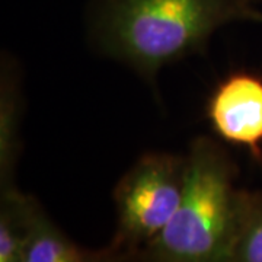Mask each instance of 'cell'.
I'll list each match as a JSON object with an SVG mask.
<instances>
[{
	"label": "cell",
	"instance_id": "cell-5",
	"mask_svg": "<svg viewBox=\"0 0 262 262\" xmlns=\"http://www.w3.org/2000/svg\"><path fill=\"white\" fill-rule=\"evenodd\" d=\"M20 262H106V258L73 244L35 203Z\"/></svg>",
	"mask_w": 262,
	"mask_h": 262
},
{
	"label": "cell",
	"instance_id": "cell-7",
	"mask_svg": "<svg viewBox=\"0 0 262 262\" xmlns=\"http://www.w3.org/2000/svg\"><path fill=\"white\" fill-rule=\"evenodd\" d=\"M2 102H0V170L2 188L13 187L12 179L18 162L19 140L18 89L9 75L2 76Z\"/></svg>",
	"mask_w": 262,
	"mask_h": 262
},
{
	"label": "cell",
	"instance_id": "cell-9",
	"mask_svg": "<svg viewBox=\"0 0 262 262\" xmlns=\"http://www.w3.org/2000/svg\"><path fill=\"white\" fill-rule=\"evenodd\" d=\"M249 2H251V3H252V5H253L255 2H261V0H249Z\"/></svg>",
	"mask_w": 262,
	"mask_h": 262
},
{
	"label": "cell",
	"instance_id": "cell-2",
	"mask_svg": "<svg viewBox=\"0 0 262 262\" xmlns=\"http://www.w3.org/2000/svg\"><path fill=\"white\" fill-rule=\"evenodd\" d=\"M222 144L198 137L187 153V177L178 210L146 246V262H230L245 191Z\"/></svg>",
	"mask_w": 262,
	"mask_h": 262
},
{
	"label": "cell",
	"instance_id": "cell-3",
	"mask_svg": "<svg viewBox=\"0 0 262 262\" xmlns=\"http://www.w3.org/2000/svg\"><path fill=\"white\" fill-rule=\"evenodd\" d=\"M187 156L147 153L115 188L118 246H147L166 227L184 196Z\"/></svg>",
	"mask_w": 262,
	"mask_h": 262
},
{
	"label": "cell",
	"instance_id": "cell-4",
	"mask_svg": "<svg viewBox=\"0 0 262 262\" xmlns=\"http://www.w3.org/2000/svg\"><path fill=\"white\" fill-rule=\"evenodd\" d=\"M207 118L226 143L262 159V79L246 72L229 75L207 102Z\"/></svg>",
	"mask_w": 262,
	"mask_h": 262
},
{
	"label": "cell",
	"instance_id": "cell-1",
	"mask_svg": "<svg viewBox=\"0 0 262 262\" xmlns=\"http://www.w3.org/2000/svg\"><path fill=\"white\" fill-rule=\"evenodd\" d=\"M86 16L95 47L144 77L203 51L230 22H262L249 0H91Z\"/></svg>",
	"mask_w": 262,
	"mask_h": 262
},
{
	"label": "cell",
	"instance_id": "cell-8",
	"mask_svg": "<svg viewBox=\"0 0 262 262\" xmlns=\"http://www.w3.org/2000/svg\"><path fill=\"white\" fill-rule=\"evenodd\" d=\"M230 262H262V194L245 191Z\"/></svg>",
	"mask_w": 262,
	"mask_h": 262
},
{
	"label": "cell",
	"instance_id": "cell-6",
	"mask_svg": "<svg viewBox=\"0 0 262 262\" xmlns=\"http://www.w3.org/2000/svg\"><path fill=\"white\" fill-rule=\"evenodd\" d=\"M35 201L15 188L2 189L0 262H20Z\"/></svg>",
	"mask_w": 262,
	"mask_h": 262
}]
</instances>
